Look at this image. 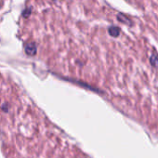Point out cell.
<instances>
[{"mask_svg": "<svg viewBox=\"0 0 158 158\" xmlns=\"http://www.w3.org/2000/svg\"><path fill=\"white\" fill-rule=\"evenodd\" d=\"M25 51L28 55H35L36 52V48L34 44H29V45H27Z\"/></svg>", "mask_w": 158, "mask_h": 158, "instance_id": "obj_1", "label": "cell"}, {"mask_svg": "<svg viewBox=\"0 0 158 158\" xmlns=\"http://www.w3.org/2000/svg\"><path fill=\"white\" fill-rule=\"evenodd\" d=\"M109 32H110V34H111L112 35H114V36H117V35H119V29H118L117 27H111V28L109 29Z\"/></svg>", "mask_w": 158, "mask_h": 158, "instance_id": "obj_2", "label": "cell"}, {"mask_svg": "<svg viewBox=\"0 0 158 158\" xmlns=\"http://www.w3.org/2000/svg\"><path fill=\"white\" fill-rule=\"evenodd\" d=\"M151 62H152V65L157 66V65H158V58H157L155 55L152 56V58H151Z\"/></svg>", "mask_w": 158, "mask_h": 158, "instance_id": "obj_3", "label": "cell"}]
</instances>
